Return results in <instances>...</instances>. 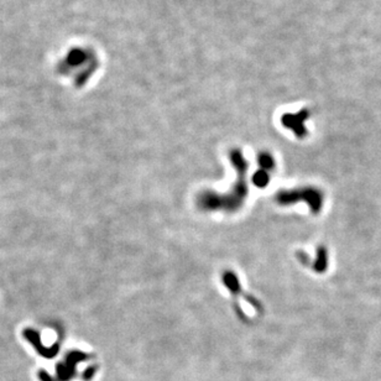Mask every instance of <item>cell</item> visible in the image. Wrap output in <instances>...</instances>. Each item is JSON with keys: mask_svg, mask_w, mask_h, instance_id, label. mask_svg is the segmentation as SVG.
I'll use <instances>...</instances> for the list:
<instances>
[{"mask_svg": "<svg viewBox=\"0 0 381 381\" xmlns=\"http://www.w3.org/2000/svg\"><path fill=\"white\" fill-rule=\"evenodd\" d=\"M280 203L286 204V203H293L296 199H306L310 203L311 208L315 210V213H317L318 210L322 208V193H320L318 191L312 190V188H308L304 191H292V192H281L277 196Z\"/></svg>", "mask_w": 381, "mask_h": 381, "instance_id": "1", "label": "cell"}, {"mask_svg": "<svg viewBox=\"0 0 381 381\" xmlns=\"http://www.w3.org/2000/svg\"><path fill=\"white\" fill-rule=\"evenodd\" d=\"M267 181H269V175H267L264 170L259 171L258 174L254 176V182H255V185H258L259 187H264V186H266Z\"/></svg>", "mask_w": 381, "mask_h": 381, "instance_id": "2", "label": "cell"}, {"mask_svg": "<svg viewBox=\"0 0 381 381\" xmlns=\"http://www.w3.org/2000/svg\"><path fill=\"white\" fill-rule=\"evenodd\" d=\"M259 162H260V165L264 169H271V167L274 166L272 158L270 155H267V154H261V155L259 156Z\"/></svg>", "mask_w": 381, "mask_h": 381, "instance_id": "3", "label": "cell"}]
</instances>
